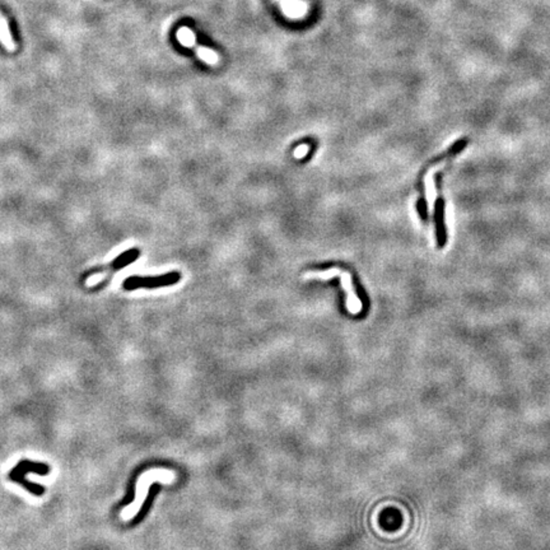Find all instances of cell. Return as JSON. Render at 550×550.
I'll list each match as a JSON object with an SVG mask.
<instances>
[{
  "mask_svg": "<svg viewBox=\"0 0 550 550\" xmlns=\"http://www.w3.org/2000/svg\"><path fill=\"white\" fill-rule=\"evenodd\" d=\"M28 473H35L38 475H48L50 473V468H49L46 464H40V463H32V461H20L14 469H13L12 473L9 474V479L13 481H17V483L22 484L28 492H31L35 495H42L45 493V488L42 486H38L36 483H31V481L26 480V474Z\"/></svg>",
  "mask_w": 550,
  "mask_h": 550,
  "instance_id": "1",
  "label": "cell"
},
{
  "mask_svg": "<svg viewBox=\"0 0 550 550\" xmlns=\"http://www.w3.org/2000/svg\"><path fill=\"white\" fill-rule=\"evenodd\" d=\"M340 275L341 276V285L345 289L346 296H348V301H346V307H348L349 312L351 314H359L362 311V302L358 297L356 296L353 291V285H351V278L350 274L346 272H343L339 268H333V269L325 270V272H310L304 274V278H321V279H330L333 276Z\"/></svg>",
  "mask_w": 550,
  "mask_h": 550,
  "instance_id": "2",
  "label": "cell"
},
{
  "mask_svg": "<svg viewBox=\"0 0 550 550\" xmlns=\"http://www.w3.org/2000/svg\"><path fill=\"white\" fill-rule=\"evenodd\" d=\"M179 273H168V274L160 275V276H130L125 279L122 283L125 291H135L139 288H161V287H168L172 284H176L180 280Z\"/></svg>",
  "mask_w": 550,
  "mask_h": 550,
  "instance_id": "3",
  "label": "cell"
},
{
  "mask_svg": "<svg viewBox=\"0 0 550 550\" xmlns=\"http://www.w3.org/2000/svg\"><path fill=\"white\" fill-rule=\"evenodd\" d=\"M434 221H436V232H437V244L438 247H443L447 242V234H446L445 227V200L442 197H438L436 200V207H434Z\"/></svg>",
  "mask_w": 550,
  "mask_h": 550,
  "instance_id": "4",
  "label": "cell"
},
{
  "mask_svg": "<svg viewBox=\"0 0 550 550\" xmlns=\"http://www.w3.org/2000/svg\"><path fill=\"white\" fill-rule=\"evenodd\" d=\"M139 257V251H138L137 249H131V250H127V251L122 252L121 255H119V256L116 257V259L114 260V261L110 262V264L107 265V267L105 268V269H97V270H93L92 273H98V272H102V270H105V272L110 273V274H112V273L117 272V270L120 269H124L125 267H127L129 264H131V262H134L135 260Z\"/></svg>",
  "mask_w": 550,
  "mask_h": 550,
  "instance_id": "5",
  "label": "cell"
},
{
  "mask_svg": "<svg viewBox=\"0 0 550 550\" xmlns=\"http://www.w3.org/2000/svg\"><path fill=\"white\" fill-rule=\"evenodd\" d=\"M283 5V9L289 17H301L307 13V4L298 0H279Z\"/></svg>",
  "mask_w": 550,
  "mask_h": 550,
  "instance_id": "6",
  "label": "cell"
},
{
  "mask_svg": "<svg viewBox=\"0 0 550 550\" xmlns=\"http://www.w3.org/2000/svg\"><path fill=\"white\" fill-rule=\"evenodd\" d=\"M416 208H418V212H419V214H421L422 219L423 221L428 219V204H427L424 197H422V199L419 200L418 204H416Z\"/></svg>",
  "mask_w": 550,
  "mask_h": 550,
  "instance_id": "7",
  "label": "cell"
},
{
  "mask_svg": "<svg viewBox=\"0 0 550 550\" xmlns=\"http://www.w3.org/2000/svg\"><path fill=\"white\" fill-rule=\"evenodd\" d=\"M466 144H468V140H466V139L458 140V142H456L455 144H453L452 147L450 148V150H448V155H457V153H460L461 150H463L464 148L466 147Z\"/></svg>",
  "mask_w": 550,
  "mask_h": 550,
  "instance_id": "8",
  "label": "cell"
},
{
  "mask_svg": "<svg viewBox=\"0 0 550 550\" xmlns=\"http://www.w3.org/2000/svg\"><path fill=\"white\" fill-rule=\"evenodd\" d=\"M309 149H310L309 145H306V144L299 145V147L297 148L296 150H294V157H296V158H303L304 156H307V153H309Z\"/></svg>",
  "mask_w": 550,
  "mask_h": 550,
  "instance_id": "9",
  "label": "cell"
}]
</instances>
